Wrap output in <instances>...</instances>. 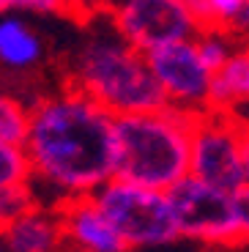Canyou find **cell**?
I'll return each mask as SVG.
<instances>
[{"instance_id":"6da1fadb","label":"cell","mask_w":249,"mask_h":252,"mask_svg":"<svg viewBox=\"0 0 249 252\" xmlns=\"http://www.w3.org/2000/svg\"><path fill=\"white\" fill-rule=\"evenodd\" d=\"M25 148L38 203L61 208L88 197L118 173V115L74 88L31 107Z\"/></svg>"},{"instance_id":"7c38bea8","label":"cell","mask_w":249,"mask_h":252,"mask_svg":"<svg viewBox=\"0 0 249 252\" xmlns=\"http://www.w3.org/2000/svg\"><path fill=\"white\" fill-rule=\"evenodd\" d=\"M44 55L38 33L25 25V19L14 17V11L0 14V66L14 71L33 69Z\"/></svg>"},{"instance_id":"7402d4cb","label":"cell","mask_w":249,"mask_h":252,"mask_svg":"<svg viewBox=\"0 0 249 252\" xmlns=\"http://www.w3.org/2000/svg\"><path fill=\"white\" fill-rule=\"evenodd\" d=\"M238 208H241V227H244V241H249V189L238 195Z\"/></svg>"},{"instance_id":"ba28073f","label":"cell","mask_w":249,"mask_h":252,"mask_svg":"<svg viewBox=\"0 0 249 252\" xmlns=\"http://www.w3.org/2000/svg\"><path fill=\"white\" fill-rule=\"evenodd\" d=\"M148 63L162 85L167 104L203 115L211 110V80L214 71L200 58L194 38L170 41L148 52Z\"/></svg>"},{"instance_id":"7a4b0ae2","label":"cell","mask_w":249,"mask_h":252,"mask_svg":"<svg viewBox=\"0 0 249 252\" xmlns=\"http://www.w3.org/2000/svg\"><path fill=\"white\" fill-rule=\"evenodd\" d=\"M69 88L91 96L112 115L162 110L167 104L148 55L131 47L115 28L82 38L69 61Z\"/></svg>"},{"instance_id":"8fae6325","label":"cell","mask_w":249,"mask_h":252,"mask_svg":"<svg viewBox=\"0 0 249 252\" xmlns=\"http://www.w3.org/2000/svg\"><path fill=\"white\" fill-rule=\"evenodd\" d=\"M249 104V47H236L227 63L214 71L211 80V110L238 113Z\"/></svg>"},{"instance_id":"3957f363","label":"cell","mask_w":249,"mask_h":252,"mask_svg":"<svg viewBox=\"0 0 249 252\" xmlns=\"http://www.w3.org/2000/svg\"><path fill=\"white\" fill-rule=\"evenodd\" d=\"M200 115L164 104L162 110L118 118L115 178L170 192L192 173V134Z\"/></svg>"},{"instance_id":"e0dca14e","label":"cell","mask_w":249,"mask_h":252,"mask_svg":"<svg viewBox=\"0 0 249 252\" xmlns=\"http://www.w3.org/2000/svg\"><path fill=\"white\" fill-rule=\"evenodd\" d=\"M31 11V14H69L66 0H0V14Z\"/></svg>"},{"instance_id":"30bf717a","label":"cell","mask_w":249,"mask_h":252,"mask_svg":"<svg viewBox=\"0 0 249 252\" xmlns=\"http://www.w3.org/2000/svg\"><path fill=\"white\" fill-rule=\"evenodd\" d=\"M8 252H61L66 244L61 211L50 206H36L0 233Z\"/></svg>"},{"instance_id":"5b68a950","label":"cell","mask_w":249,"mask_h":252,"mask_svg":"<svg viewBox=\"0 0 249 252\" xmlns=\"http://www.w3.org/2000/svg\"><path fill=\"white\" fill-rule=\"evenodd\" d=\"M247 140L249 121L238 113H203L192 134V176L241 195L247 189Z\"/></svg>"},{"instance_id":"4fadbf2b","label":"cell","mask_w":249,"mask_h":252,"mask_svg":"<svg viewBox=\"0 0 249 252\" xmlns=\"http://www.w3.org/2000/svg\"><path fill=\"white\" fill-rule=\"evenodd\" d=\"M31 178H33V164L25 143L0 140V187L31 184Z\"/></svg>"},{"instance_id":"44dd1931","label":"cell","mask_w":249,"mask_h":252,"mask_svg":"<svg viewBox=\"0 0 249 252\" xmlns=\"http://www.w3.org/2000/svg\"><path fill=\"white\" fill-rule=\"evenodd\" d=\"M181 3H184V8L194 17V22L200 25V31H206V28H217V25H214L208 0H181Z\"/></svg>"},{"instance_id":"ac0fdd59","label":"cell","mask_w":249,"mask_h":252,"mask_svg":"<svg viewBox=\"0 0 249 252\" xmlns=\"http://www.w3.org/2000/svg\"><path fill=\"white\" fill-rule=\"evenodd\" d=\"M224 31L230 33V38L236 41L238 47H244V44L249 47V0L244 3L241 8H238L236 14H233L230 19H227Z\"/></svg>"},{"instance_id":"5bb4252c","label":"cell","mask_w":249,"mask_h":252,"mask_svg":"<svg viewBox=\"0 0 249 252\" xmlns=\"http://www.w3.org/2000/svg\"><path fill=\"white\" fill-rule=\"evenodd\" d=\"M38 203V195L31 184H14V187H0V233L11 222H17L22 214L33 211Z\"/></svg>"},{"instance_id":"9c48e42d","label":"cell","mask_w":249,"mask_h":252,"mask_svg":"<svg viewBox=\"0 0 249 252\" xmlns=\"http://www.w3.org/2000/svg\"><path fill=\"white\" fill-rule=\"evenodd\" d=\"M66 244L74 252H129V244L118 233V227L107 220L93 195L74 197L61 208Z\"/></svg>"},{"instance_id":"8992f818","label":"cell","mask_w":249,"mask_h":252,"mask_svg":"<svg viewBox=\"0 0 249 252\" xmlns=\"http://www.w3.org/2000/svg\"><path fill=\"white\" fill-rule=\"evenodd\" d=\"M175 208L181 236L206 247H233L244 241L238 195L200 181L189 173L167 192Z\"/></svg>"},{"instance_id":"52a82bcc","label":"cell","mask_w":249,"mask_h":252,"mask_svg":"<svg viewBox=\"0 0 249 252\" xmlns=\"http://www.w3.org/2000/svg\"><path fill=\"white\" fill-rule=\"evenodd\" d=\"M107 19L131 47L145 55L156 47L194 38L200 33V25L181 0H115Z\"/></svg>"},{"instance_id":"2e32d148","label":"cell","mask_w":249,"mask_h":252,"mask_svg":"<svg viewBox=\"0 0 249 252\" xmlns=\"http://www.w3.org/2000/svg\"><path fill=\"white\" fill-rule=\"evenodd\" d=\"M28 126H31V110L19 99L0 91V140L25 143Z\"/></svg>"},{"instance_id":"cb8c5ba5","label":"cell","mask_w":249,"mask_h":252,"mask_svg":"<svg viewBox=\"0 0 249 252\" xmlns=\"http://www.w3.org/2000/svg\"><path fill=\"white\" fill-rule=\"evenodd\" d=\"M203 252H224V247H206Z\"/></svg>"},{"instance_id":"603a6c76","label":"cell","mask_w":249,"mask_h":252,"mask_svg":"<svg viewBox=\"0 0 249 252\" xmlns=\"http://www.w3.org/2000/svg\"><path fill=\"white\" fill-rule=\"evenodd\" d=\"M247 189H249V140H247Z\"/></svg>"},{"instance_id":"ffe728a7","label":"cell","mask_w":249,"mask_h":252,"mask_svg":"<svg viewBox=\"0 0 249 252\" xmlns=\"http://www.w3.org/2000/svg\"><path fill=\"white\" fill-rule=\"evenodd\" d=\"M247 0H208V6H211V17H214V25L217 28H224L227 25V19L244 6Z\"/></svg>"},{"instance_id":"9a60e30c","label":"cell","mask_w":249,"mask_h":252,"mask_svg":"<svg viewBox=\"0 0 249 252\" xmlns=\"http://www.w3.org/2000/svg\"><path fill=\"white\" fill-rule=\"evenodd\" d=\"M194 44H197L200 58L206 61V66L211 71L222 69L224 63H227V58H230L238 47L224 28H206V31H200L197 36H194Z\"/></svg>"},{"instance_id":"277c9868","label":"cell","mask_w":249,"mask_h":252,"mask_svg":"<svg viewBox=\"0 0 249 252\" xmlns=\"http://www.w3.org/2000/svg\"><path fill=\"white\" fill-rule=\"evenodd\" d=\"M93 200L107 214V220L118 227L129 250L164 247L181 239L175 208L167 192L140 187L124 178H112L101 189H96Z\"/></svg>"},{"instance_id":"d6986e66","label":"cell","mask_w":249,"mask_h":252,"mask_svg":"<svg viewBox=\"0 0 249 252\" xmlns=\"http://www.w3.org/2000/svg\"><path fill=\"white\" fill-rule=\"evenodd\" d=\"M69 3V14L77 17H101L110 11V6L115 0H66Z\"/></svg>"},{"instance_id":"d4e9b609","label":"cell","mask_w":249,"mask_h":252,"mask_svg":"<svg viewBox=\"0 0 249 252\" xmlns=\"http://www.w3.org/2000/svg\"><path fill=\"white\" fill-rule=\"evenodd\" d=\"M0 252H8V250H6V247H3V241H0Z\"/></svg>"}]
</instances>
